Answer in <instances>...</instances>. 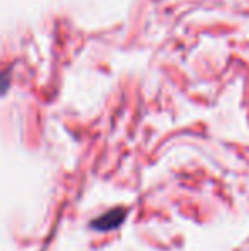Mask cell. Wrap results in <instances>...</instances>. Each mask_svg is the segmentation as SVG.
Here are the masks:
<instances>
[{
	"instance_id": "cell-1",
	"label": "cell",
	"mask_w": 249,
	"mask_h": 251,
	"mask_svg": "<svg viewBox=\"0 0 249 251\" xmlns=\"http://www.w3.org/2000/svg\"><path fill=\"white\" fill-rule=\"evenodd\" d=\"M125 219V212L121 208H116L113 212H108L106 215H103L101 219L92 222V226L96 229H101V231H106V229H113V227H118V226L123 222Z\"/></svg>"
}]
</instances>
